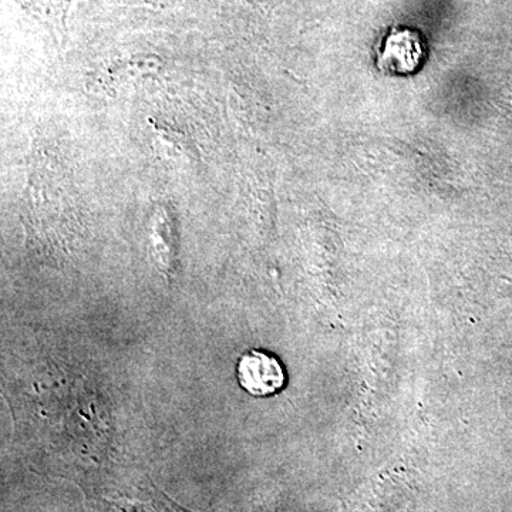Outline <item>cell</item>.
<instances>
[{
  "mask_svg": "<svg viewBox=\"0 0 512 512\" xmlns=\"http://www.w3.org/2000/svg\"><path fill=\"white\" fill-rule=\"evenodd\" d=\"M427 49L417 30L396 26L386 36L377 53V67L389 76H410L419 72Z\"/></svg>",
  "mask_w": 512,
  "mask_h": 512,
  "instance_id": "6da1fadb",
  "label": "cell"
},
{
  "mask_svg": "<svg viewBox=\"0 0 512 512\" xmlns=\"http://www.w3.org/2000/svg\"><path fill=\"white\" fill-rule=\"evenodd\" d=\"M239 386L254 397H269L284 390L285 367L278 357L262 350H248L237 362Z\"/></svg>",
  "mask_w": 512,
  "mask_h": 512,
  "instance_id": "7a4b0ae2",
  "label": "cell"
},
{
  "mask_svg": "<svg viewBox=\"0 0 512 512\" xmlns=\"http://www.w3.org/2000/svg\"><path fill=\"white\" fill-rule=\"evenodd\" d=\"M22 8L52 32L56 43L66 40V16L73 0H18Z\"/></svg>",
  "mask_w": 512,
  "mask_h": 512,
  "instance_id": "3957f363",
  "label": "cell"
}]
</instances>
